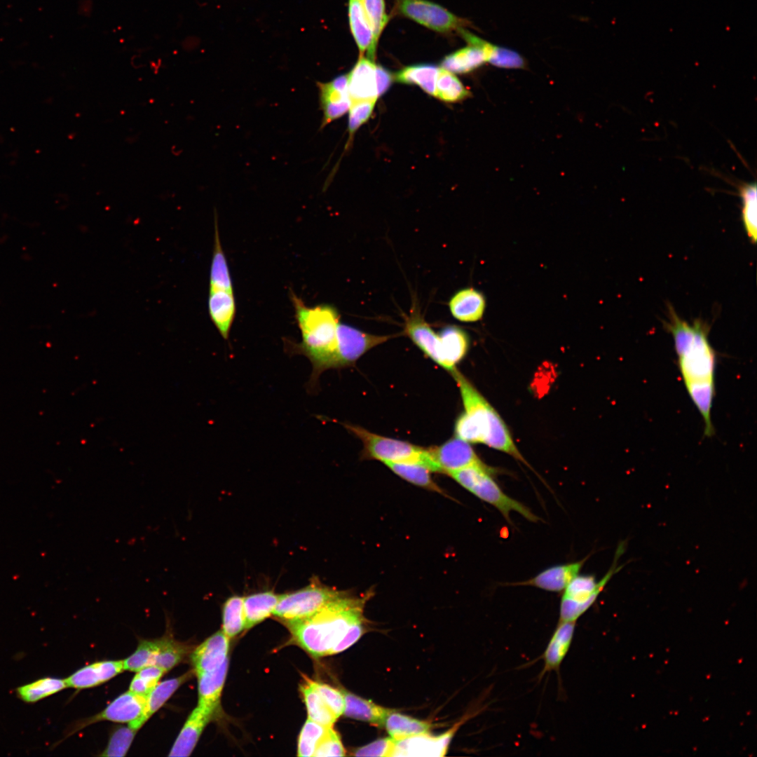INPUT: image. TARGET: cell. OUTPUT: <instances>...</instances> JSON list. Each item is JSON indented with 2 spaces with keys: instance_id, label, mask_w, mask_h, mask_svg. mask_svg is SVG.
<instances>
[{
  "instance_id": "cell-1",
  "label": "cell",
  "mask_w": 757,
  "mask_h": 757,
  "mask_svg": "<svg viewBox=\"0 0 757 757\" xmlns=\"http://www.w3.org/2000/svg\"><path fill=\"white\" fill-rule=\"evenodd\" d=\"M295 317L301 334V341L295 343L286 339L285 348L291 355H302L312 364V373L308 390L313 393L321 374L336 369L337 329L339 314L336 308L328 304L309 307L291 292Z\"/></svg>"
},
{
  "instance_id": "cell-2",
  "label": "cell",
  "mask_w": 757,
  "mask_h": 757,
  "mask_svg": "<svg viewBox=\"0 0 757 757\" xmlns=\"http://www.w3.org/2000/svg\"><path fill=\"white\" fill-rule=\"evenodd\" d=\"M451 374L459 388L464 409L455 423V436L470 444H485L531 468L494 407L458 369Z\"/></svg>"
},
{
  "instance_id": "cell-3",
  "label": "cell",
  "mask_w": 757,
  "mask_h": 757,
  "mask_svg": "<svg viewBox=\"0 0 757 757\" xmlns=\"http://www.w3.org/2000/svg\"><path fill=\"white\" fill-rule=\"evenodd\" d=\"M364 600L341 594L313 615L285 624L295 642L309 654L330 655L349 629L364 622Z\"/></svg>"
},
{
  "instance_id": "cell-4",
  "label": "cell",
  "mask_w": 757,
  "mask_h": 757,
  "mask_svg": "<svg viewBox=\"0 0 757 757\" xmlns=\"http://www.w3.org/2000/svg\"><path fill=\"white\" fill-rule=\"evenodd\" d=\"M665 329L671 334L678 366L684 385L715 382L717 355L709 341V325L702 319L691 324L682 319L668 304Z\"/></svg>"
},
{
  "instance_id": "cell-5",
  "label": "cell",
  "mask_w": 757,
  "mask_h": 757,
  "mask_svg": "<svg viewBox=\"0 0 757 757\" xmlns=\"http://www.w3.org/2000/svg\"><path fill=\"white\" fill-rule=\"evenodd\" d=\"M498 469L490 465L469 466L449 473L458 484L480 500L493 505L512 524L510 514L517 512L527 520L538 522L540 517L527 506L507 495L493 478Z\"/></svg>"
},
{
  "instance_id": "cell-6",
  "label": "cell",
  "mask_w": 757,
  "mask_h": 757,
  "mask_svg": "<svg viewBox=\"0 0 757 757\" xmlns=\"http://www.w3.org/2000/svg\"><path fill=\"white\" fill-rule=\"evenodd\" d=\"M344 426L362 442L364 458L380 461L384 464L419 463L432 472L428 448L379 435L358 425L344 424Z\"/></svg>"
},
{
  "instance_id": "cell-7",
  "label": "cell",
  "mask_w": 757,
  "mask_h": 757,
  "mask_svg": "<svg viewBox=\"0 0 757 757\" xmlns=\"http://www.w3.org/2000/svg\"><path fill=\"white\" fill-rule=\"evenodd\" d=\"M624 546L623 543L619 545L611 568L600 581L594 575L579 574L570 581L561 599L559 621L576 622L593 605L607 582L621 569L617 561L625 550Z\"/></svg>"
},
{
  "instance_id": "cell-8",
  "label": "cell",
  "mask_w": 757,
  "mask_h": 757,
  "mask_svg": "<svg viewBox=\"0 0 757 757\" xmlns=\"http://www.w3.org/2000/svg\"><path fill=\"white\" fill-rule=\"evenodd\" d=\"M341 593L313 581L308 586L281 594L273 615L284 622L307 618L340 596Z\"/></svg>"
},
{
  "instance_id": "cell-9",
  "label": "cell",
  "mask_w": 757,
  "mask_h": 757,
  "mask_svg": "<svg viewBox=\"0 0 757 757\" xmlns=\"http://www.w3.org/2000/svg\"><path fill=\"white\" fill-rule=\"evenodd\" d=\"M395 11L417 23L438 32L459 31L469 22L444 7L427 0H396Z\"/></svg>"
},
{
  "instance_id": "cell-10",
  "label": "cell",
  "mask_w": 757,
  "mask_h": 757,
  "mask_svg": "<svg viewBox=\"0 0 757 757\" xmlns=\"http://www.w3.org/2000/svg\"><path fill=\"white\" fill-rule=\"evenodd\" d=\"M393 335H374L339 323L337 329L336 369L351 366L371 348L386 342Z\"/></svg>"
},
{
  "instance_id": "cell-11",
  "label": "cell",
  "mask_w": 757,
  "mask_h": 757,
  "mask_svg": "<svg viewBox=\"0 0 757 757\" xmlns=\"http://www.w3.org/2000/svg\"><path fill=\"white\" fill-rule=\"evenodd\" d=\"M432 471L449 473L473 465L486 466L470 444L456 437L439 446L428 448Z\"/></svg>"
},
{
  "instance_id": "cell-12",
  "label": "cell",
  "mask_w": 757,
  "mask_h": 757,
  "mask_svg": "<svg viewBox=\"0 0 757 757\" xmlns=\"http://www.w3.org/2000/svg\"><path fill=\"white\" fill-rule=\"evenodd\" d=\"M466 719L465 718L439 735H430L426 732L395 740L391 757L444 756L454 734Z\"/></svg>"
},
{
  "instance_id": "cell-13",
  "label": "cell",
  "mask_w": 757,
  "mask_h": 757,
  "mask_svg": "<svg viewBox=\"0 0 757 757\" xmlns=\"http://www.w3.org/2000/svg\"><path fill=\"white\" fill-rule=\"evenodd\" d=\"M348 81V74H341L327 82H316L320 109L322 112L320 129L348 111L350 100Z\"/></svg>"
},
{
  "instance_id": "cell-14",
  "label": "cell",
  "mask_w": 757,
  "mask_h": 757,
  "mask_svg": "<svg viewBox=\"0 0 757 757\" xmlns=\"http://www.w3.org/2000/svg\"><path fill=\"white\" fill-rule=\"evenodd\" d=\"M459 32L468 46L446 55L441 62V67L451 73L464 74L488 62L490 43L465 29Z\"/></svg>"
},
{
  "instance_id": "cell-15",
  "label": "cell",
  "mask_w": 757,
  "mask_h": 757,
  "mask_svg": "<svg viewBox=\"0 0 757 757\" xmlns=\"http://www.w3.org/2000/svg\"><path fill=\"white\" fill-rule=\"evenodd\" d=\"M404 334L425 355L440 367L442 366L440 336L424 320L416 306L405 321Z\"/></svg>"
},
{
  "instance_id": "cell-16",
  "label": "cell",
  "mask_w": 757,
  "mask_h": 757,
  "mask_svg": "<svg viewBox=\"0 0 757 757\" xmlns=\"http://www.w3.org/2000/svg\"><path fill=\"white\" fill-rule=\"evenodd\" d=\"M146 700V695L128 690L116 698L102 711L81 723V728L102 721L130 723L141 716Z\"/></svg>"
},
{
  "instance_id": "cell-17",
  "label": "cell",
  "mask_w": 757,
  "mask_h": 757,
  "mask_svg": "<svg viewBox=\"0 0 757 757\" xmlns=\"http://www.w3.org/2000/svg\"><path fill=\"white\" fill-rule=\"evenodd\" d=\"M587 558L588 557L578 561L553 566L526 580L505 585L531 586L552 592H563L570 581L579 574Z\"/></svg>"
},
{
  "instance_id": "cell-18",
  "label": "cell",
  "mask_w": 757,
  "mask_h": 757,
  "mask_svg": "<svg viewBox=\"0 0 757 757\" xmlns=\"http://www.w3.org/2000/svg\"><path fill=\"white\" fill-rule=\"evenodd\" d=\"M229 639L222 630L205 640L191 653L196 674L217 669L228 658Z\"/></svg>"
},
{
  "instance_id": "cell-19",
  "label": "cell",
  "mask_w": 757,
  "mask_h": 757,
  "mask_svg": "<svg viewBox=\"0 0 757 757\" xmlns=\"http://www.w3.org/2000/svg\"><path fill=\"white\" fill-rule=\"evenodd\" d=\"M374 61L367 57L360 58L348 74V89L351 102L376 100L378 97Z\"/></svg>"
},
{
  "instance_id": "cell-20",
  "label": "cell",
  "mask_w": 757,
  "mask_h": 757,
  "mask_svg": "<svg viewBox=\"0 0 757 757\" xmlns=\"http://www.w3.org/2000/svg\"><path fill=\"white\" fill-rule=\"evenodd\" d=\"M214 716V713L197 705L184 723L168 756L180 757L190 756L203 729Z\"/></svg>"
},
{
  "instance_id": "cell-21",
  "label": "cell",
  "mask_w": 757,
  "mask_h": 757,
  "mask_svg": "<svg viewBox=\"0 0 757 757\" xmlns=\"http://www.w3.org/2000/svg\"><path fill=\"white\" fill-rule=\"evenodd\" d=\"M123 670V660L101 661L81 668L65 681L67 687L88 688L107 682Z\"/></svg>"
},
{
  "instance_id": "cell-22",
  "label": "cell",
  "mask_w": 757,
  "mask_h": 757,
  "mask_svg": "<svg viewBox=\"0 0 757 757\" xmlns=\"http://www.w3.org/2000/svg\"><path fill=\"white\" fill-rule=\"evenodd\" d=\"M576 622L559 621L543 655V669L540 676L547 672H559L561 664L571 646Z\"/></svg>"
},
{
  "instance_id": "cell-23",
  "label": "cell",
  "mask_w": 757,
  "mask_h": 757,
  "mask_svg": "<svg viewBox=\"0 0 757 757\" xmlns=\"http://www.w3.org/2000/svg\"><path fill=\"white\" fill-rule=\"evenodd\" d=\"M348 19L350 28L360 50V56L367 57L374 61L376 46L374 34L362 0H349Z\"/></svg>"
},
{
  "instance_id": "cell-24",
  "label": "cell",
  "mask_w": 757,
  "mask_h": 757,
  "mask_svg": "<svg viewBox=\"0 0 757 757\" xmlns=\"http://www.w3.org/2000/svg\"><path fill=\"white\" fill-rule=\"evenodd\" d=\"M208 312L212 322L225 340L229 336L235 319L236 305L233 292L210 289Z\"/></svg>"
},
{
  "instance_id": "cell-25",
  "label": "cell",
  "mask_w": 757,
  "mask_h": 757,
  "mask_svg": "<svg viewBox=\"0 0 757 757\" xmlns=\"http://www.w3.org/2000/svg\"><path fill=\"white\" fill-rule=\"evenodd\" d=\"M441 338L442 368L453 373L458 364L466 355L470 340L467 333L461 328L449 325L439 333Z\"/></svg>"
},
{
  "instance_id": "cell-26",
  "label": "cell",
  "mask_w": 757,
  "mask_h": 757,
  "mask_svg": "<svg viewBox=\"0 0 757 757\" xmlns=\"http://www.w3.org/2000/svg\"><path fill=\"white\" fill-rule=\"evenodd\" d=\"M229 659L215 669L196 674L198 678V703L210 711L217 712L227 674Z\"/></svg>"
},
{
  "instance_id": "cell-27",
  "label": "cell",
  "mask_w": 757,
  "mask_h": 757,
  "mask_svg": "<svg viewBox=\"0 0 757 757\" xmlns=\"http://www.w3.org/2000/svg\"><path fill=\"white\" fill-rule=\"evenodd\" d=\"M193 670L183 675L165 680L146 695V704L141 716L128 723L131 728L138 730L146 721L156 712L183 683L187 681L193 674Z\"/></svg>"
},
{
  "instance_id": "cell-28",
  "label": "cell",
  "mask_w": 757,
  "mask_h": 757,
  "mask_svg": "<svg viewBox=\"0 0 757 757\" xmlns=\"http://www.w3.org/2000/svg\"><path fill=\"white\" fill-rule=\"evenodd\" d=\"M449 307L451 315L458 320L473 322L480 320L485 308L482 294L473 288L458 291L450 299Z\"/></svg>"
},
{
  "instance_id": "cell-29",
  "label": "cell",
  "mask_w": 757,
  "mask_h": 757,
  "mask_svg": "<svg viewBox=\"0 0 757 757\" xmlns=\"http://www.w3.org/2000/svg\"><path fill=\"white\" fill-rule=\"evenodd\" d=\"M343 693L345 700L343 714L349 718L383 726L387 715L393 710L348 692L343 691Z\"/></svg>"
},
{
  "instance_id": "cell-30",
  "label": "cell",
  "mask_w": 757,
  "mask_h": 757,
  "mask_svg": "<svg viewBox=\"0 0 757 757\" xmlns=\"http://www.w3.org/2000/svg\"><path fill=\"white\" fill-rule=\"evenodd\" d=\"M280 597V594H276L272 592H259L245 597L243 599L245 629L251 628L271 615Z\"/></svg>"
},
{
  "instance_id": "cell-31",
  "label": "cell",
  "mask_w": 757,
  "mask_h": 757,
  "mask_svg": "<svg viewBox=\"0 0 757 757\" xmlns=\"http://www.w3.org/2000/svg\"><path fill=\"white\" fill-rule=\"evenodd\" d=\"M439 68L432 64H418L405 67L394 75V79L401 83L419 86L431 96H435Z\"/></svg>"
},
{
  "instance_id": "cell-32",
  "label": "cell",
  "mask_w": 757,
  "mask_h": 757,
  "mask_svg": "<svg viewBox=\"0 0 757 757\" xmlns=\"http://www.w3.org/2000/svg\"><path fill=\"white\" fill-rule=\"evenodd\" d=\"M210 273V289H222L233 292L232 280L221 244L217 217L214 221V239Z\"/></svg>"
},
{
  "instance_id": "cell-33",
  "label": "cell",
  "mask_w": 757,
  "mask_h": 757,
  "mask_svg": "<svg viewBox=\"0 0 757 757\" xmlns=\"http://www.w3.org/2000/svg\"><path fill=\"white\" fill-rule=\"evenodd\" d=\"M741 198V218L746 235L752 243L757 238L756 183L740 182L737 186Z\"/></svg>"
},
{
  "instance_id": "cell-34",
  "label": "cell",
  "mask_w": 757,
  "mask_h": 757,
  "mask_svg": "<svg viewBox=\"0 0 757 757\" xmlns=\"http://www.w3.org/2000/svg\"><path fill=\"white\" fill-rule=\"evenodd\" d=\"M383 725L395 740L428 732L431 728V724L427 721L402 714L393 709L387 715Z\"/></svg>"
},
{
  "instance_id": "cell-35",
  "label": "cell",
  "mask_w": 757,
  "mask_h": 757,
  "mask_svg": "<svg viewBox=\"0 0 757 757\" xmlns=\"http://www.w3.org/2000/svg\"><path fill=\"white\" fill-rule=\"evenodd\" d=\"M301 691L307 709L308 718L327 727H332L337 718L307 678Z\"/></svg>"
},
{
  "instance_id": "cell-36",
  "label": "cell",
  "mask_w": 757,
  "mask_h": 757,
  "mask_svg": "<svg viewBox=\"0 0 757 757\" xmlns=\"http://www.w3.org/2000/svg\"><path fill=\"white\" fill-rule=\"evenodd\" d=\"M385 465L403 479L430 491L444 493L434 482L426 466L419 463H386Z\"/></svg>"
},
{
  "instance_id": "cell-37",
  "label": "cell",
  "mask_w": 757,
  "mask_h": 757,
  "mask_svg": "<svg viewBox=\"0 0 757 757\" xmlns=\"http://www.w3.org/2000/svg\"><path fill=\"white\" fill-rule=\"evenodd\" d=\"M68 688L65 679L44 677L21 686L16 689L17 695L27 703L36 702Z\"/></svg>"
},
{
  "instance_id": "cell-38",
  "label": "cell",
  "mask_w": 757,
  "mask_h": 757,
  "mask_svg": "<svg viewBox=\"0 0 757 757\" xmlns=\"http://www.w3.org/2000/svg\"><path fill=\"white\" fill-rule=\"evenodd\" d=\"M159 640V648L154 658V665L167 672L184 659L190 648L188 645L174 639L168 634L160 638Z\"/></svg>"
},
{
  "instance_id": "cell-39",
  "label": "cell",
  "mask_w": 757,
  "mask_h": 757,
  "mask_svg": "<svg viewBox=\"0 0 757 757\" xmlns=\"http://www.w3.org/2000/svg\"><path fill=\"white\" fill-rule=\"evenodd\" d=\"M471 93L451 72L439 68L435 97L446 102H456L467 99Z\"/></svg>"
},
{
  "instance_id": "cell-40",
  "label": "cell",
  "mask_w": 757,
  "mask_h": 757,
  "mask_svg": "<svg viewBox=\"0 0 757 757\" xmlns=\"http://www.w3.org/2000/svg\"><path fill=\"white\" fill-rule=\"evenodd\" d=\"M243 599L244 598L235 595L229 598L224 604L222 631L229 639L245 629Z\"/></svg>"
},
{
  "instance_id": "cell-41",
  "label": "cell",
  "mask_w": 757,
  "mask_h": 757,
  "mask_svg": "<svg viewBox=\"0 0 757 757\" xmlns=\"http://www.w3.org/2000/svg\"><path fill=\"white\" fill-rule=\"evenodd\" d=\"M329 728L309 718L305 722L298 740V756H313L314 753Z\"/></svg>"
},
{
  "instance_id": "cell-42",
  "label": "cell",
  "mask_w": 757,
  "mask_h": 757,
  "mask_svg": "<svg viewBox=\"0 0 757 757\" xmlns=\"http://www.w3.org/2000/svg\"><path fill=\"white\" fill-rule=\"evenodd\" d=\"M159 643V639L140 641L135 651L123 660L124 669L136 672L145 667L154 665Z\"/></svg>"
},
{
  "instance_id": "cell-43",
  "label": "cell",
  "mask_w": 757,
  "mask_h": 757,
  "mask_svg": "<svg viewBox=\"0 0 757 757\" xmlns=\"http://www.w3.org/2000/svg\"><path fill=\"white\" fill-rule=\"evenodd\" d=\"M165 672L156 665L145 667L136 671L129 690L139 695H147L158 683Z\"/></svg>"
},
{
  "instance_id": "cell-44",
  "label": "cell",
  "mask_w": 757,
  "mask_h": 757,
  "mask_svg": "<svg viewBox=\"0 0 757 757\" xmlns=\"http://www.w3.org/2000/svg\"><path fill=\"white\" fill-rule=\"evenodd\" d=\"M362 1L372 28L374 44L377 46L379 37L388 21V17L386 12L385 0Z\"/></svg>"
},
{
  "instance_id": "cell-45",
  "label": "cell",
  "mask_w": 757,
  "mask_h": 757,
  "mask_svg": "<svg viewBox=\"0 0 757 757\" xmlns=\"http://www.w3.org/2000/svg\"><path fill=\"white\" fill-rule=\"evenodd\" d=\"M137 730L130 726L116 730L111 736L102 756H124L128 752Z\"/></svg>"
},
{
  "instance_id": "cell-46",
  "label": "cell",
  "mask_w": 757,
  "mask_h": 757,
  "mask_svg": "<svg viewBox=\"0 0 757 757\" xmlns=\"http://www.w3.org/2000/svg\"><path fill=\"white\" fill-rule=\"evenodd\" d=\"M376 102V100H369L350 103L348 124L349 141L357 129L370 118Z\"/></svg>"
},
{
  "instance_id": "cell-47",
  "label": "cell",
  "mask_w": 757,
  "mask_h": 757,
  "mask_svg": "<svg viewBox=\"0 0 757 757\" xmlns=\"http://www.w3.org/2000/svg\"><path fill=\"white\" fill-rule=\"evenodd\" d=\"M311 683L337 718L343 714L345 700L342 690L320 682L311 680Z\"/></svg>"
},
{
  "instance_id": "cell-48",
  "label": "cell",
  "mask_w": 757,
  "mask_h": 757,
  "mask_svg": "<svg viewBox=\"0 0 757 757\" xmlns=\"http://www.w3.org/2000/svg\"><path fill=\"white\" fill-rule=\"evenodd\" d=\"M491 64L502 68H523L525 62L523 57L514 50L494 46L489 62Z\"/></svg>"
},
{
  "instance_id": "cell-49",
  "label": "cell",
  "mask_w": 757,
  "mask_h": 757,
  "mask_svg": "<svg viewBox=\"0 0 757 757\" xmlns=\"http://www.w3.org/2000/svg\"><path fill=\"white\" fill-rule=\"evenodd\" d=\"M346 750L342 744L339 734L329 728L326 735L320 742L313 756H343Z\"/></svg>"
},
{
  "instance_id": "cell-50",
  "label": "cell",
  "mask_w": 757,
  "mask_h": 757,
  "mask_svg": "<svg viewBox=\"0 0 757 757\" xmlns=\"http://www.w3.org/2000/svg\"><path fill=\"white\" fill-rule=\"evenodd\" d=\"M395 742V739L391 737L380 739L357 749L353 755L355 756L391 757Z\"/></svg>"
},
{
  "instance_id": "cell-51",
  "label": "cell",
  "mask_w": 757,
  "mask_h": 757,
  "mask_svg": "<svg viewBox=\"0 0 757 757\" xmlns=\"http://www.w3.org/2000/svg\"><path fill=\"white\" fill-rule=\"evenodd\" d=\"M363 623L364 622L355 624L349 629L341 641L334 648L332 655L346 650L360 638L364 632Z\"/></svg>"
},
{
  "instance_id": "cell-52",
  "label": "cell",
  "mask_w": 757,
  "mask_h": 757,
  "mask_svg": "<svg viewBox=\"0 0 757 757\" xmlns=\"http://www.w3.org/2000/svg\"><path fill=\"white\" fill-rule=\"evenodd\" d=\"M377 92L378 97L383 95L392 84L394 76L381 65L376 66Z\"/></svg>"
}]
</instances>
